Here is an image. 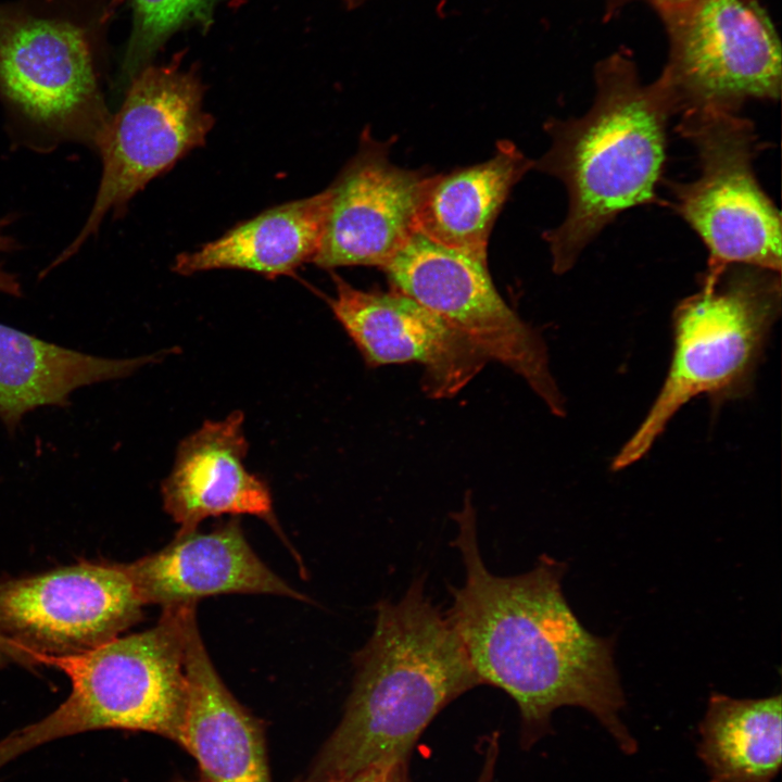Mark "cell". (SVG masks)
Wrapping results in <instances>:
<instances>
[{
  "label": "cell",
  "mask_w": 782,
  "mask_h": 782,
  "mask_svg": "<svg viewBox=\"0 0 782 782\" xmlns=\"http://www.w3.org/2000/svg\"><path fill=\"white\" fill-rule=\"evenodd\" d=\"M638 1V0H605V10H606V17H610L613 14H616L617 11H619L621 8H623L626 4ZM649 2L653 7L665 3V2H672L678 0H643Z\"/></svg>",
  "instance_id": "obj_26"
},
{
  "label": "cell",
  "mask_w": 782,
  "mask_h": 782,
  "mask_svg": "<svg viewBox=\"0 0 782 782\" xmlns=\"http://www.w3.org/2000/svg\"><path fill=\"white\" fill-rule=\"evenodd\" d=\"M187 707L177 743L209 782H272L258 719L230 693L199 632L195 605L185 625Z\"/></svg>",
  "instance_id": "obj_16"
},
{
  "label": "cell",
  "mask_w": 782,
  "mask_h": 782,
  "mask_svg": "<svg viewBox=\"0 0 782 782\" xmlns=\"http://www.w3.org/2000/svg\"><path fill=\"white\" fill-rule=\"evenodd\" d=\"M214 0H131L134 33L126 60L127 72L136 73L140 59L156 49L181 26L205 20Z\"/></svg>",
  "instance_id": "obj_21"
},
{
  "label": "cell",
  "mask_w": 782,
  "mask_h": 782,
  "mask_svg": "<svg viewBox=\"0 0 782 782\" xmlns=\"http://www.w3.org/2000/svg\"><path fill=\"white\" fill-rule=\"evenodd\" d=\"M243 422V413L234 411L222 420H206L179 444L161 488L164 509L179 526L177 534L197 530L209 517L252 515L286 541L267 483L244 466L249 443Z\"/></svg>",
  "instance_id": "obj_15"
},
{
  "label": "cell",
  "mask_w": 782,
  "mask_h": 782,
  "mask_svg": "<svg viewBox=\"0 0 782 782\" xmlns=\"http://www.w3.org/2000/svg\"><path fill=\"white\" fill-rule=\"evenodd\" d=\"M499 739L496 734L488 740L484 748V762L477 782H492L499 752Z\"/></svg>",
  "instance_id": "obj_24"
},
{
  "label": "cell",
  "mask_w": 782,
  "mask_h": 782,
  "mask_svg": "<svg viewBox=\"0 0 782 782\" xmlns=\"http://www.w3.org/2000/svg\"><path fill=\"white\" fill-rule=\"evenodd\" d=\"M669 39L658 79L676 114L739 113L751 99L781 93V45L757 0H678L654 5Z\"/></svg>",
  "instance_id": "obj_7"
},
{
  "label": "cell",
  "mask_w": 782,
  "mask_h": 782,
  "mask_svg": "<svg viewBox=\"0 0 782 782\" xmlns=\"http://www.w3.org/2000/svg\"><path fill=\"white\" fill-rule=\"evenodd\" d=\"M339 782H412L408 760L382 762Z\"/></svg>",
  "instance_id": "obj_22"
},
{
  "label": "cell",
  "mask_w": 782,
  "mask_h": 782,
  "mask_svg": "<svg viewBox=\"0 0 782 782\" xmlns=\"http://www.w3.org/2000/svg\"><path fill=\"white\" fill-rule=\"evenodd\" d=\"M533 163L512 141L501 140L489 160L430 176L417 231L451 248L488 254L494 223L510 190Z\"/></svg>",
  "instance_id": "obj_18"
},
{
  "label": "cell",
  "mask_w": 782,
  "mask_h": 782,
  "mask_svg": "<svg viewBox=\"0 0 782 782\" xmlns=\"http://www.w3.org/2000/svg\"><path fill=\"white\" fill-rule=\"evenodd\" d=\"M780 311L779 272L733 264L714 278H703L701 289L673 312L666 379L611 468H626L645 456L693 398L705 394L722 401L746 394Z\"/></svg>",
  "instance_id": "obj_4"
},
{
  "label": "cell",
  "mask_w": 782,
  "mask_h": 782,
  "mask_svg": "<svg viewBox=\"0 0 782 782\" xmlns=\"http://www.w3.org/2000/svg\"><path fill=\"white\" fill-rule=\"evenodd\" d=\"M162 356L97 357L0 324V419L14 429L29 411L67 405L74 390L124 378Z\"/></svg>",
  "instance_id": "obj_19"
},
{
  "label": "cell",
  "mask_w": 782,
  "mask_h": 782,
  "mask_svg": "<svg viewBox=\"0 0 782 782\" xmlns=\"http://www.w3.org/2000/svg\"><path fill=\"white\" fill-rule=\"evenodd\" d=\"M202 102L199 78L175 65L151 66L133 78L97 142L102 175L87 222L47 270L75 254L105 215L123 210L152 179L204 144L214 118Z\"/></svg>",
  "instance_id": "obj_9"
},
{
  "label": "cell",
  "mask_w": 782,
  "mask_h": 782,
  "mask_svg": "<svg viewBox=\"0 0 782 782\" xmlns=\"http://www.w3.org/2000/svg\"><path fill=\"white\" fill-rule=\"evenodd\" d=\"M143 606L122 564H74L0 581V638L37 660L76 655L119 636Z\"/></svg>",
  "instance_id": "obj_10"
},
{
  "label": "cell",
  "mask_w": 782,
  "mask_h": 782,
  "mask_svg": "<svg viewBox=\"0 0 782 782\" xmlns=\"http://www.w3.org/2000/svg\"><path fill=\"white\" fill-rule=\"evenodd\" d=\"M417 578L396 603L376 606L374 631L354 654L344 715L305 782H339L373 766L408 760L432 719L482 685L446 618Z\"/></svg>",
  "instance_id": "obj_2"
},
{
  "label": "cell",
  "mask_w": 782,
  "mask_h": 782,
  "mask_svg": "<svg viewBox=\"0 0 782 782\" xmlns=\"http://www.w3.org/2000/svg\"><path fill=\"white\" fill-rule=\"evenodd\" d=\"M193 604L163 607L152 628L90 651L38 656L65 672L72 691L42 720L14 733L22 751L101 729L152 732L177 743L188 698L185 625Z\"/></svg>",
  "instance_id": "obj_5"
},
{
  "label": "cell",
  "mask_w": 782,
  "mask_h": 782,
  "mask_svg": "<svg viewBox=\"0 0 782 782\" xmlns=\"http://www.w3.org/2000/svg\"><path fill=\"white\" fill-rule=\"evenodd\" d=\"M1 765H4V761H3L2 757H1V754H0V766H1Z\"/></svg>",
  "instance_id": "obj_27"
},
{
  "label": "cell",
  "mask_w": 782,
  "mask_h": 782,
  "mask_svg": "<svg viewBox=\"0 0 782 782\" xmlns=\"http://www.w3.org/2000/svg\"><path fill=\"white\" fill-rule=\"evenodd\" d=\"M329 193L270 207L198 250L181 253L173 270L180 275L213 269L254 272L268 279L293 275L314 262L323 239Z\"/></svg>",
  "instance_id": "obj_17"
},
{
  "label": "cell",
  "mask_w": 782,
  "mask_h": 782,
  "mask_svg": "<svg viewBox=\"0 0 782 782\" xmlns=\"http://www.w3.org/2000/svg\"><path fill=\"white\" fill-rule=\"evenodd\" d=\"M10 225V218L3 217L0 219V256L8 253L16 248L14 239L8 234L7 229ZM0 292L20 295L21 286L16 277L5 270L0 264Z\"/></svg>",
  "instance_id": "obj_23"
},
{
  "label": "cell",
  "mask_w": 782,
  "mask_h": 782,
  "mask_svg": "<svg viewBox=\"0 0 782 782\" xmlns=\"http://www.w3.org/2000/svg\"><path fill=\"white\" fill-rule=\"evenodd\" d=\"M333 315L369 366L418 363L436 399L459 392L488 362L468 340L412 298L392 289L364 291L332 273Z\"/></svg>",
  "instance_id": "obj_13"
},
{
  "label": "cell",
  "mask_w": 782,
  "mask_h": 782,
  "mask_svg": "<svg viewBox=\"0 0 782 782\" xmlns=\"http://www.w3.org/2000/svg\"><path fill=\"white\" fill-rule=\"evenodd\" d=\"M781 695L733 698L712 692L697 755L709 782H772L782 760Z\"/></svg>",
  "instance_id": "obj_20"
},
{
  "label": "cell",
  "mask_w": 782,
  "mask_h": 782,
  "mask_svg": "<svg viewBox=\"0 0 782 782\" xmlns=\"http://www.w3.org/2000/svg\"><path fill=\"white\" fill-rule=\"evenodd\" d=\"M465 582L451 586L446 618L457 632L482 684L499 688L516 703L521 743L532 746L551 731L559 707L592 714L621 752L638 743L620 717L626 699L614 663V639L589 632L562 591L566 563L539 557L528 572L499 577L485 567L476 513L466 495L453 514Z\"/></svg>",
  "instance_id": "obj_1"
},
{
  "label": "cell",
  "mask_w": 782,
  "mask_h": 782,
  "mask_svg": "<svg viewBox=\"0 0 782 782\" xmlns=\"http://www.w3.org/2000/svg\"><path fill=\"white\" fill-rule=\"evenodd\" d=\"M179 782H195V781H184V780H182V781H179Z\"/></svg>",
  "instance_id": "obj_28"
},
{
  "label": "cell",
  "mask_w": 782,
  "mask_h": 782,
  "mask_svg": "<svg viewBox=\"0 0 782 782\" xmlns=\"http://www.w3.org/2000/svg\"><path fill=\"white\" fill-rule=\"evenodd\" d=\"M10 659L25 665L39 664L35 656L0 638V668Z\"/></svg>",
  "instance_id": "obj_25"
},
{
  "label": "cell",
  "mask_w": 782,
  "mask_h": 782,
  "mask_svg": "<svg viewBox=\"0 0 782 782\" xmlns=\"http://www.w3.org/2000/svg\"><path fill=\"white\" fill-rule=\"evenodd\" d=\"M677 131L696 150L699 173L688 182L670 181L672 207L708 252L704 275L749 265L781 272L780 212L760 187L753 162L758 151L752 121L719 110L688 111Z\"/></svg>",
  "instance_id": "obj_6"
},
{
  "label": "cell",
  "mask_w": 782,
  "mask_h": 782,
  "mask_svg": "<svg viewBox=\"0 0 782 782\" xmlns=\"http://www.w3.org/2000/svg\"><path fill=\"white\" fill-rule=\"evenodd\" d=\"M0 91L36 126L97 146L111 115L76 25L25 17L0 27Z\"/></svg>",
  "instance_id": "obj_11"
},
{
  "label": "cell",
  "mask_w": 782,
  "mask_h": 782,
  "mask_svg": "<svg viewBox=\"0 0 782 782\" xmlns=\"http://www.w3.org/2000/svg\"><path fill=\"white\" fill-rule=\"evenodd\" d=\"M594 78L589 111L546 122L551 146L533 163L560 180L568 194L564 222L543 235L556 274L568 272L620 213L658 202L667 124L676 114L661 81L644 85L626 52L600 61Z\"/></svg>",
  "instance_id": "obj_3"
},
{
  "label": "cell",
  "mask_w": 782,
  "mask_h": 782,
  "mask_svg": "<svg viewBox=\"0 0 782 782\" xmlns=\"http://www.w3.org/2000/svg\"><path fill=\"white\" fill-rule=\"evenodd\" d=\"M382 269L392 289L438 315L488 361L520 376L552 413L565 414L546 345L497 291L488 254L451 248L415 231Z\"/></svg>",
  "instance_id": "obj_8"
},
{
  "label": "cell",
  "mask_w": 782,
  "mask_h": 782,
  "mask_svg": "<svg viewBox=\"0 0 782 782\" xmlns=\"http://www.w3.org/2000/svg\"><path fill=\"white\" fill-rule=\"evenodd\" d=\"M390 141L364 130L356 153L327 189L328 211L318 267L383 268L417 231V214L429 180L389 157Z\"/></svg>",
  "instance_id": "obj_12"
},
{
  "label": "cell",
  "mask_w": 782,
  "mask_h": 782,
  "mask_svg": "<svg viewBox=\"0 0 782 782\" xmlns=\"http://www.w3.org/2000/svg\"><path fill=\"white\" fill-rule=\"evenodd\" d=\"M122 565L144 605H184L228 593L307 601L258 558L237 516L210 532L176 534L162 550Z\"/></svg>",
  "instance_id": "obj_14"
}]
</instances>
